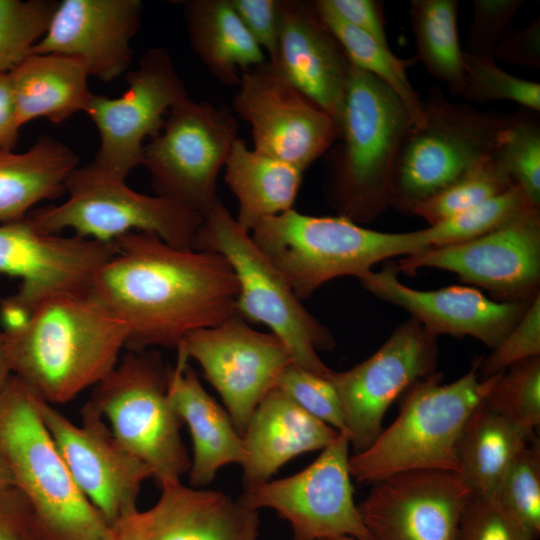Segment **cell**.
Segmentation results:
<instances>
[{"label": "cell", "instance_id": "obj_32", "mask_svg": "<svg viewBox=\"0 0 540 540\" xmlns=\"http://www.w3.org/2000/svg\"><path fill=\"white\" fill-rule=\"evenodd\" d=\"M457 0H412L409 17L417 49L416 60L452 94L461 95L463 52L458 34Z\"/></svg>", "mask_w": 540, "mask_h": 540}, {"label": "cell", "instance_id": "obj_50", "mask_svg": "<svg viewBox=\"0 0 540 540\" xmlns=\"http://www.w3.org/2000/svg\"><path fill=\"white\" fill-rule=\"evenodd\" d=\"M103 540H147L142 511L138 510L110 525Z\"/></svg>", "mask_w": 540, "mask_h": 540}, {"label": "cell", "instance_id": "obj_37", "mask_svg": "<svg viewBox=\"0 0 540 540\" xmlns=\"http://www.w3.org/2000/svg\"><path fill=\"white\" fill-rule=\"evenodd\" d=\"M484 401L503 417L535 433L540 425V356L502 372Z\"/></svg>", "mask_w": 540, "mask_h": 540}, {"label": "cell", "instance_id": "obj_5", "mask_svg": "<svg viewBox=\"0 0 540 540\" xmlns=\"http://www.w3.org/2000/svg\"><path fill=\"white\" fill-rule=\"evenodd\" d=\"M477 362L459 379L442 384L433 373L406 392L396 419L364 451L350 455L358 483H375L415 470L460 473L457 443L474 409L487 397L499 374L482 379Z\"/></svg>", "mask_w": 540, "mask_h": 540}, {"label": "cell", "instance_id": "obj_46", "mask_svg": "<svg viewBox=\"0 0 540 540\" xmlns=\"http://www.w3.org/2000/svg\"><path fill=\"white\" fill-rule=\"evenodd\" d=\"M0 540H48L31 506L14 486L0 490Z\"/></svg>", "mask_w": 540, "mask_h": 540}, {"label": "cell", "instance_id": "obj_28", "mask_svg": "<svg viewBox=\"0 0 540 540\" xmlns=\"http://www.w3.org/2000/svg\"><path fill=\"white\" fill-rule=\"evenodd\" d=\"M190 45L220 82L238 85L244 72L266 62L264 51L248 32L230 0L183 2Z\"/></svg>", "mask_w": 540, "mask_h": 540}, {"label": "cell", "instance_id": "obj_9", "mask_svg": "<svg viewBox=\"0 0 540 540\" xmlns=\"http://www.w3.org/2000/svg\"><path fill=\"white\" fill-rule=\"evenodd\" d=\"M423 122L408 131L396 166L391 206L402 213L442 191L497 154L509 116L480 112L433 88L422 100Z\"/></svg>", "mask_w": 540, "mask_h": 540}, {"label": "cell", "instance_id": "obj_47", "mask_svg": "<svg viewBox=\"0 0 540 540\" xmlns=\"http://www.w3.org/2000/svg\"><path fill=\"white\" fill-rule=\"evenodd\" d=\"M345 22L389 47L383 2L378 0H325Z\"/></svg>", "mask_w": 540, "mask_h": 540}, {"label": "cell", "instance_id": "obj_39", "mask_svg": "<svg viewBox=\"0 0 540 540\" xmlns=\"http://www.w3.org/2000/svg\"><path fill=\"white\" fill-rule=\"evenodd\" d=\"M498 501L519 521L533 540L540 536V444L526 445L506 472Z\"/></svg>", "mask_w": 540, "mask_h": 540}, {"label": "cell", "instance_id": "obj_31", "mask_svg": "<svg viewBox=\"0 0 540 540\" xmlns=\"http://www.w3.org/2000/svg\"><path fill=\"white\" fill-rule=\"evenodd\" d=\"M535 433L503 417L483 400L467 419L457 443L460 476L475 495L496 497L519 452Z\"/></svg>", "mask_w": 540, "mask_h": 540}, {"label": "cell", "instance_id": "obj_12", "mask_svg": "<svg viewBox=\"0 0 540 540\" xmlns=\"http://www.w3.org/2000/svg\"><path fill=\"white\" fill-rule=\"evenodd\" d=\"M115 252L112 243L43 233L27 217L0 224V274L20 279L17 292L1 302L5 329L50 296L89 291L94 272Z\"/></svg>", "mask_w": 540, "mask_h": 540}, {"label": "cell", "instance_id": "obj_52", "mask_svg": "<svg viewBox=\"0 0 540 540\" xmlns=\"http://www.w3.org/2000/svg\"><path fill=\"white\" fill-rule=\"evenodd\" d=\"M9 486H13L11 474L0 452V490Z\"/></svg>", "mask_w": 540, "mask_h": 540}, {"label": "cell", "instance_id": "obj_29", "mask_svg": "<svg viewBox=\"0 0 540 540\" xmlns=\"http://www.w3.org/2000/svg\"><path fill=\"white\" fill-rule=\"evenodd\" d=\"M224 179L238 202V224L251 232L262 220L293 209L303 173L296 166L249 149L237 138Z\"/></svg>", "mask_w": 540, "mask_h": 540}, {"label": "cell", "instance_id": "obj_15", "mask_svg": "<svg viewBox=\"0 0 540 540\" xmlns=\"http://www.w3.org/2000/svg\"><path fill=\"white\" fill-rule=\"evenodd\" d=\"M437 337L413 318L398 325L370 357L329 376L340 399L353 454L367 449L383 430L389 406L417 381L435 373Z\"/></svg>", "mask_w": 540, "mask_h": 540}, {"label": "cell", "instance_id": "obj_22", "mask_svg": "<svg viewBox=\"0 0 540 540\" xmlns=\"http://www.w3.org/2000/svg\"><path fill=\"white\" fill-rule=\"evenodd\" d=\"M142 12L140 0L58 1L46 33L31 54L72 57L89 76L111 82L131 64V41Z\"/></svg>", "mask_w": 540, "mask_h": 540}, {"label": "cell", "instance_id": "obj_30", "mask_svg": "<svg viewBox=\"0 0 540 540\" xmlns=\"http://www.w3.org/2000/svg\"><path fill=\"white\" fill-rule=\"evenodd\" d=\"M78 156L65 144L44 135L27 151H0V224L25 218L43 200L65 193Z\"/></svg>", "mask_w": 540, "mask_h": 540}, {"label": "cell", "instance_id": "obj_25", "mask_svg": "<svg viewBox=\"0 0 540 540\" xmlns=\"http://www.w3.org/2000/svg\"><path fill=\"white\" fill-rule=\"evenodd\" d=\"M176 349V364L169 368L168 393L192 440L188 485L202 488L215 479L221 467L243 466L247 451L226 409L206 392L182 348Z\"/></svg>", "mask_w": 540, "mask_h": 540}, {"label": "cell", "instance_id": "obj_45", "mask_svg": "<svg viewBox=\"0 0 540 540\" xmlns=\"http://www.w3.org/2000/svg\"><path fill=\"white\" fill-rule=\"evenodd\" d=\"M242 23L274 63L279 43L278 0H230Z\"/></svg>", "mask_w": 540, "mask_h": 540}, {"label": "cell", "instance_id": "obj_26", "mask_svg": "<svg viewBox=\"0 0 540 540\" xmlns=\"http://www.w3.org/2000/svg\"><path fill=\"white\" fill-rule=\"evenodd\" d=\"M339 433L275 387L257 405L243 435L247 451L242 466L244 488L269 481L301 454L323 450Z\"/></svg>", "mask_w": 540, "mask_h": 540}, {"label": "cell", "instance_id": "obj_21", "mask_svg": "<svg viewBox=\"0 0 540 540\" xmlns=\"http://www.w3.org/2000/svg\"><path fill=\"white\" fill-rule=\"evenodd\" d=\"M398 273L397 264L388 262L380 271L370 270L358 279L372 295L403 308L436 337L470 336L492 349L517 324L532 301L499 302L469 286L413 289L398 279Z\"/></svg>", "mask_w": 540, "mask_h": 540}, {"label": "cell", "instance_id": "obj_51", "mask_svg": "<svg viewBox=\"0 0 540 540\" xmlns=\"http://www.w3.org/2000/svg\"><path fill=\"white\" fill-rule=\"evenodd\" d=\"M12 375L8 338L5 331H0V392Z\"/></svg>", "mask_w": 540, "mask_h": 540}, {"label": "cell", "instance_id": "obj_33", "mask_svg": "<svg viewBox=\"0 0 540 540\" xmlns=\"http://www.w3.org/2000/svg\"><path fill=\"white\" fill-rule=\"evenodd\" d=\"M312 4L350 63L386 84L405 106L412 127L420 126L423 122L422 99L411 85L406 72L407 67L411 66L416 58L401 59L395 56L390 47L381 45L345 22L325 0H316Z\"/></svg>", "mask_w": 540, "mask_h": 540}, {"label": "cell", "instance_id": "obj_10", "mask_svg": "<svg viewBox=\"0 0 540 540\" xmlns=\"http://www.w3.org/2000/svg\"><path fill=\"white\" fill-rule=\"evenodd\" d=\"M65 192L68 199L60 205L28 213L39 231L59 234L70 229L77 236L105 243L130 232H148L174 247L194 249L201 215L170 199L136 192L125 179L91 162L71 172Z\"/></svg>", "mask_w": 540, "mask_h": 540}, {"label": "cell", "instance_id": "obj_24", "mask_svg": "<svg viewBox=\"0 0 540 540\" xmlns=\"http://www.w3.org/2000/svg\"><path fill=\"white\" fill-rule=\"evenodd\" d=\"M160 489L157 502L142 511L147 540H257L258 510L239 499L181 480Z\"/></svg>", "mask_w": 540, "mask_h": 540}, {"label": "cell", "instance_id": "obj_40", "mask_svg": "<svg viewBox=\"0 0 540 540\" xmlns=\"http://www.w3.org/2000/svg\"><path fill=\"white\" fill-rule=\"evenodd\" d=\"M529 109L509 116V126L499 150L512 181L529 202L540 208V124Z\"/></svg>", "mask_w": 540, "mask_h": 540}, {"label": "cell", "instance_id": "obj_14", "mask_svg": "<svg viewBox=\"0 0 540 540\" xmlns=\"http://www.w3.org/2000/svg\"><path fill=\"white\" fill-rule=\"evenodd\" d=\"M126 81L120 97L93 94L85 110L100 140L91 163L125 180L142 164L144 140L155 137L170 109L189 97L171 55L162 47L147 50Z\"/></svg>", "mask_w": 540, "mask_h": 540}, {"label": "cell", "instance_id": "obj_7", "mask_svg": "<svg viewBox=\"0 0 540 540\" xmlns=\"http://www.w3.org/2000/svg\"><path fill=\"white\" fill-rule=\"evenodd\" d=\"M194 249L216 252L227 260L238 283V315L266 325L287 347L295 365L329 378L333 370L317 352L335 347L332 333L303 306L219 198L203 217Z\"/></svg>", "mask_w": 540, "mask_h": 540}, {"label": "cell", "instance_id": "obj_11", "mask_svg": "<svg viewBox=\"0 0 540 540\" xmlns=\"http://www.w3.org/2000/svg\"><path fill=\"white\" fill-rule=\"evenodd\" d=\"M237 133V121L225 108L189 97L173 106L143 149L141 165L155 195L204 217L218 199L217 177Z\"/></svg>", "mask_w": 540, "mask_h": 540}, {"label": "cell", "instance_id": "obj_16", "mask_svg": "<svg viewBox=\"0 0 540 540\" xmlns=\"http://www.w3.org/2000/svg\"><path fill=\"white\" fill-rule=\"evenodd\" d=\"M39 411L74 482L105 521L112 525L137 512L142 486L153 474L104 419L84 405L74 423L41 397Z\"/></svg>", "mask_w": 540, "mask_h": 540}, {"label": "cell", "instance_id": "obj_3", "mask_svg": "<svg viewBox=\"0 0 540 540\" xmlns=\"http://www.w3.org/2000/svg\"><path fill=\"white\" fill-rule=\"evenodd\" d=\"M411 127L398 96L350 63L338 121L341 143L330 157L326 185L338 215L363 224L391 206L399 154Z\"/></svg>", "mask_w": 540, "mask_h": 540}, {"label": "cell", "instance_id": "obj_48", "mask_svg": "<svg viewBox=\"0 0 540 540\" xmlns=\"http://www.w3.org/2000/svg\"><path fill=\"white\" fill-rule=\"evenodd\" d=\"M493 59L506 63L540 67V20L527 27L507 32L497 44Z\"/></svg>", "mask_w": 540, "mask_h": 540}, {"label": "cell", "instance_id": "obj_19", "mask_svg": "<svg viewBox=\"0 0 540 540\" xmlns=\"http://www.w3.org/2000/svg\"><path fill=\"white\" fill-rule=\"evenodd\" d=\"M235 113L251 126L255 150L305 171L339 140L336 122L268 61L241 72Z\"/></svg>", "mask_w": 540, "mask_h": 540}, {"label": "cell", "instance_id": "obj_36", "mask_svg": "<svg viewBox=\"0 0 540 540\" xmlns=\"http://www.w3.org/2000/svg\"><path fill=\"white\" fill-rule=\"evenodd\" d=\"M58 1L0 0V73H9L32 53L50 24Z\"/></svg>", "mask_w": 540, "mask_h": 540}, {"label": "cell", "instance_id": "obj_6", "mask_svg": "<svg viewBox=\"0 0 540 540\" xmlns=\"http://www.w3.org/2000/svg\"><path fill=\"white\" fill-rule=\"evenodd\" d=\"M251 238L303 301L324 283L361 277L380 261L430 248L425 228L388 233L343 216H312L294 208L262 220Z\"/></svg>", "mask_w": 540, "mask_h": 540}, {"label": "cell", "instance_id": "obj_42", "mask_svg": "<svg viewBox=\"0 0 540 540\" xmlns=\"http://www.w3.org/2000/svg\"><path fill=\"white\" fill-rule=\"evenodd\" d=\"M537 356H540V294L492 352L477 361L478 373L486 379Z\"/></svg>", "mask_w": 540, "mask_h": 540}, {"label": "cell", "instance_id": "obj_38", "mask_svg": "<svg viewBox=\"0 0 540 540\" xmlns=\"http://www.w3.org/2000/svg\"><path fill=\"white\" fill-rule=\"evenodd\" d=\"M464 80L461 97L476 103L509 100L539 112L540 84L501 69L492 58L463 52Z\"/></svg>", "mask_w": 540, "mask_h": 540}, {"label": "cell", "instance_id": "obj_35", "mask_svg": "<svg viewBox=\"0 0 540 540\" xmlns=\"http://www.w3.org/2000/svg\"><path fill=\"white\" fill-rule=\"evenodd\" d=\"M530 206L533 205L514 184L500 194L425 228L426 237L430 248L466 242L505 225Z\"/></svg>", "mask_w": 540, "mask_h": 540}, {"label": "cell", "instance_id": "obj_2", "mask_svg": "<svg viewBox=\"0 0 540 540\" xmlns=\"http://www.w3.org/2000/svg\"><path fill=\"white\" fill-rule=\"evenodd\" d=\"M12 374L52 405L96 386L119 362L128 328L87 292L41 301L20 325L4 330Z\"/></svg>", "mask_w": 540, "mask_h": 540}, {"label": "cell", "instance_id": "obj_53", "mask_svg": "<svg viewBox=\"0 0 540 540\" xmlns=\"http://www.w3.org/2000/svg\"><path fill=\"white\" fill-rule=\"evenodd\" d=\"M322 540H357V539L350 536H337V537L325 538Z\"/></svg>", "mask_w": 540, "mask_h": 540}, {"label": "cell", "instance_id": "obj_8", "mask_svg": "<svg viewBox=\"0 0 540 540\" xmlns=\"http://www.w3.org/2000/svg\"><path fill=\"white\" fill-rule=\"evenodd\" d=\"M169 368L156 349L127 351L84 404L150 468L159 487L180 481L191 465L168 393Z\"/></svg>", "mask_w": 540, "mask_h": 540}, {"label": "cell", "instance_id": "obj_44", "mask_svg": "<svg viewBox=\"0 0 540 540\" xmlns=\"http://www.w3.org/2000/svg\"><path fill=\"white\" fill-rule=\"evenodd\" d=\"M522 4V0H474L468 53L493 59L497 44Z\"/></svg>", "mask_w": 540, "mask_h": 540}, {"label": "cell", "instance_id": "obj_34", "mask_svg": "<svg viewBox=\"0 0 540 540\" xmlns=\"http://www.w3.org/2000/svg\"><path fill=\"white\" fill-rule=\"evenodd\" d=\"M513 185L508 168L498 152L442 191L413 205L408 214L419 216L432 226Z\"/></svg>", "mask_w": 540, "mask_h": 540}, {"label": "cell", "instance_id": "obj_17", "mask_svg": "<svg viewBox=\"0 0 540 540\" xmlns=\"http://www.w3.org/2000/svg\"><path fill=\"white\" fill-rule=\"evenodd\" d=\"M178 347L200 365L242 437L257 405L292 363L275 334L252 328L238 314L190 333Z\"/></svg>", "mask_w": 540, "mask_h": 540}, {"label": "cell", "instance_id": "obj_27", "mask_svg": "<svg viewBox=\"0 0 540 540\" xmlns=\"http://www.w3.org/2000/svg\"><path fill=\"white\" fill-rule=\"evenodd\" d=\"M20 127L45 118L61 124L85 112L93 93L85 66L61 54H31L8 73Z\"/></svg>", "mask_w": 540, "mask_h": 540}, {"label": "cell", "instance_id": "obj_1", "mask_svg": "<svg viewBox=\"0 0 540 540\" xmlns=\"http://www.w3.org/2000/svg\"><path fill=\"white\" fill-rule=\"evenodd\" d=\"M94 272L89 293L128 328L127 351L177 348L192 332L237 315L238 283L220 254L130 232Z\"/></svg>", "mask_w": 540, "mask_h": 540}, {"label": "cell", "instance_id": "obj_4", "mask_svg": "<svg viewBox=\"0 0 540 540\" xmlns=\"http://www.w3.org/2000/svg\"><path fill=\"white\" fill-rule=\"evenodd\" d=\"M39 399L13 374L0 392V452L13 486L48 540H103L110 525L74 482L42 420Z\"/></svg>", "mask_w": 540, "mask_h": 540}, {"label": "cell", "instance_id": "obj_41", "mask_svg": "<svg viewBox=\"0 0 540 540\" xmlns=\"http://www.w3.org/2000/svg\"><path fill=\"white\" fill-rule=\"evenodd\" d=\"M277 387L304 411L347 435L340 399L328 378L292 362L281 373Z\"/></svg>", "mask_w": 540, "mask_h": 540}, {"label": "cell", "instance_id": "obj_43", "mask_svg": "<svg viewBox=\"0 0 540 540\" xmlns=\"http://www.w3.org/2000/svg\"><path fill=\"white\" fill-rule=\"evenodd\" d=\"M457 540H533L496 497L473 494L459 524Z\"/></svg>", "mask_w": 540, "mask_h": 540}, {"label": "cell", "instance_id": "obj_49", "mask_svg": "<svg viewBox=\"0 0 540 540\" xmlns=\"http://www.w3.org/2000/svg\"><path fill=\"white\" fill-rule=\"evenodd\" d=\"M20 125L8 73H0V151L13 150Z\"/></svg>", "mask_w": 540, "mask_h": 540}, {"label": "cell", "instance_id": "obj_13", "mask_svg": "<svg viewBox=\"0 0 540 540\" xmlns=\"http://www.w3.org/2000/svg\"><path fill=\"white\" fill-rule=\"evenodd\" d=\"M349 450L347 435L339 433L305 469L244 488L239 500L255 510L277 512L289 522L293 540H371L354 501Z\"/></svg>", "mask_w": 540, "mask_h": 540}, {"label": "cell", "instance_id": "obj_18", "mask_svg": "<svg viewBox=\"0 0 540 540\" xmlns=\"http://www.w3.org/2000/svg\"><path fill=\"white\" fill-rule=\"evenodd\" d=\"M396 264L406 273L423 267L447 270L504 301L529 302L540 294V210L530 206L485 235L429 248Z\"/></svg>", "mask_w": 540, "mask_h": 540}, {"label": "cell", "instance_id": "obj_23", "mask_svg": "<svg viewBox=\"0 0 540 540\" xmlns=\"http://www.w3.org/2000/svg\"><path fill=\"white\" fill-rule=\"evenodd\" d=\"M280 75L325 111L338 126L350 61L312 2L278 0Z\"/></svg>", "mask_w": 540, "mask_h": 540}, {"label": "cell", "instance_id": "obj_20", "mask_svg": "<svg viewBox=\"0 0 540 540\" xmlns=\"http://www.w3.org/2000/svg\"><path fill=\"white\" fill-rule=\"evenodd\" d=\"M473 494L459 473L415 470L373 483L358 510L371 540H457Z\"/></svg>", "mask_w": 540, "mask_h": 540}]
</instances>
